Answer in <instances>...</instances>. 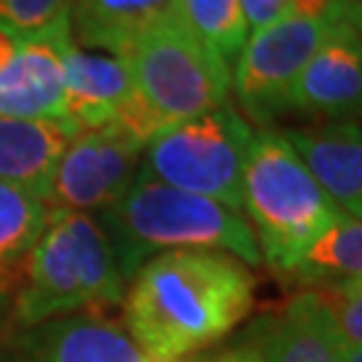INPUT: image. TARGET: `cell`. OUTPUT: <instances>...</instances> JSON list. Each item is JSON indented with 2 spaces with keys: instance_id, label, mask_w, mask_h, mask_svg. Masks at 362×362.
I'll list each match as a JSON object with an SVG mask.
<instances>
[{
  "instance_id": "24",
  "label": "cell",
  "mask_w": 362,
  "mask_h": 362,
  "mask_svg": "<svg viewBox=\"0 0 362 362\" xmlns=\"http://www.w3.org/2000/svg\"><path fill=\"white\" fill-rule=\"evenodd\" d=\"M202 362H260L258 351L252 349L250 344H239V346H231V349L220 351V354H212V357H202Z\"/></svg>"
},
{
  "instance_id": "4",
  "label": "cell",
  "mask_w": 362,
  "mask_h": 362,
  "mask_svg": "<svg viewBox=\"0 0 362 362\" xmlns=\"http://www.w3.org/2000/svg\"><path fill=\"white\" fill-rule=\"evenodd\" d=\"M242 209L263 263L285 279L303 252L344 218L279 129L252 134L242 177Z\"/></svg>"
},
{
  "instance_id": "5",
  "label": "cell",
  "mask_w": 362,
  "mask_h": 362,
  "mask_svg": "<svg viewBox=\"0 0 362 362\" xmlns=\"http://www.w3.org/2000/svg\"><path fill=\"white\" fill-rule=\"evenodd\" d=\"M124 59L134 81V100L116 124L145 145L169 127L231 100V65L196 35L185 16L156 27Z\"/></svg>"
},
{
  "instance_id": "15",
  "label": "cell",
  "mask_w": 362,
  "mask_h": 362,
  "mask_svg": "<svg viewBox=\"0 0 362 362\" xmlns=\"http://www.w3.org/2000/svg\"><path fill=\"white\" fill-rule=\"evenodd\" d=\"M182 0H73V40L86 52L127 57L156 27L180 19Z\"/></svg>"
},
{
  "instance_id": "9",
  "label": "cell",
  "mask_w": 362,
  "mask_h": 362,
  "mask_svg": "<svg viewBox=\"0 0 362 362\" xmlns=\"http://www.w3.org/2000/svg\"><path fill=\"white\" fill-rule=\"evenodd\" d=\"M70 19L40 33L0 25V116L65 121V52Z\"/></svg>"
},
{
  "instance_id": "3",
  "label": "cell",
  "mask_w": 362,
  "mask_h": 362,
  "mask_svg": "<svg viewBox=\"0 0 362 362\" xmlns=\"http://www.w3.org/2000/svg\"><path fill=\"white\" fill-rule=\"evenodd\" d=\"M124 293L127 282L100 218L49 207L11 317L25 330L59 317L100 314L121 303Z\"/></svg>"
},
{
  "instance_id": "26",
  "label": "cell",
  "mask_w": 362,
  "mask_h": 362,
  "mask_svg": "<svg viewBox=\"0 0 362 362\" xmlns=\"http://www.w3.org/2000/svg\"><path fill=\"white\" fill-rule=\"evenodd\" d=\"M344 362H362V349H346L344 351Z\"/></svg>"
},
{
  "instance_id": "20",
  "label": "cell",
  "mask_w": 362,
  "mask_h": 362,
  "mask_svg": "<svg viewBox=\"0 0 362 362\" xmlns=\"http://www.w3.org/2000/svg\"><path fill=\"white\" fill-rule=\"evenodd\" d=\"M330 311L346 349H362V279L311 287Z\"/></svg>"
},
{
  "instance_id": "18",
  "label": "cell",
  "mask_w": 362,
  "mask_h": 362,
  "mask_svg": "<svg viewBox=\"0 0 362 362\" xmlns=\"http://www.w3.org/2000/svg\"><path fill=\"white\" fill-rule=\"evenodd\" d=\"M300 287H322L362 279V223L344 218L303 252L293 274L287 276Z\"/></svg>"
},
{
  "instance_id": "25",
  "label": "cell",
  "mask_w": 362,
  "mask_h": 362,
  "mask_svg": "<svg viewBox=\"0 0 362 362\" xmlns=\"http://www.w3.org/2000/svg\"><path fill=\"white\" fill-rule=\"evenodd\" d=\"M338 22L349 25L362 38V0H344L341 11H338Z\"/></svg>"
},
{
  "instance_id": "23",
  "label": "cell",
  "mask_w": 362,
  "mask_h": 362,
  "mask_svg": "<svg viewBox=\"0 0 362 362\" xmlns=\"http://www.w3.org/2000/svg\"><path fill=\"white\" fill-rule=\"evenodd\" d=\"M344 0H290V16L298 19H320V22H338Z\"/></svg>"
},
{
  "instance_id": "10",
  "label": "cell",
  "mask_w": 362,
  "mask_h": 362,
  "mask_svg": "<svg viewBox=\"0 0 362 362\" xmlns=\"http://www.w3.org/2000/svg\"><path fill=\"white\" fill-rule=\"evenodd\" d=\"M362 105V38L333 22L298 76L290 110L325 121H357Z\"/></svg>"
},
{
  "instance_id": "29",
  "label": "cell",
  "mask_w": 362,
  "mask_h": 362,
  "mask_svg": "<svg viewBox=\"0 0 362 362\" xmlns=\"http://www.w3.org/2000/svg\"><path fill=\"white\" fill-rule=\"evenodd\" d=\"M360 127H362V105H360Z\"/></svg>"
},
{
  "instance_id": "22",
  "label": "cell",
  "mask_w": 362,
  "mask_h": 362,
  "mask_svg": "<svg viewBox=\"0 0 362 362\" xmlns=\"http://www.w3.org/2000/svg\"><path fill=\"white\" fill-rule=\"evenodd\" d=\"M250 30H263L290 16V0H242Z\"/></svg>"
},
{
  "instance_id": "17",
  "label": "cell",
  "mask_w": 362,
  "mask_h": 362,
  "mask_svg": "<svg viewBox=\"0 0 362 362\" xmlns=\"http://www.w3.org/2000/svg\"><path fill=\"white\" fill-rule=\"evenodd\" d=\"M49 218V204L0 180V296H8Z\"/></svg>"
},
{
  "instance_id": "1",
  "label": "cell",
  "mask_w": 362,
  "mask_h": 362,
  "mask_svg": "<svg viewBox=\"0 0 362 362\" xmlns=\"http://www.w3.org/2000/svg\"><path fill=\"white\" fill-rule=\"evenodd\" d=\"M255 287L252 269L228 252H164L127 282L124 330L145 362L188 360L245 322Z\"/></svg>"
},
{
  "instance_id": "19",
  "label": "cell",
  "mask_w": 362,
  "mask_h": 362,
  "mask_svg": "<svg viewBox=\"0 0 362 362\" xmlns=\"http://www.w3.org/2000/svg\"><path fill=\"white\" fill-rule=\"evenodd\" d=\"M182 13L196 35L226 65H233L239 59L250 38L242 0H182Z\"/></svg>"
},
{
  "instance_id": "14",
  "label": "cell",
  "mask_w": 362,
  "mask_h": 362,
  "mask_svg": "<svg viewBox=\"0 0 362 362\" xmlns=\"http://www.w3.org/2000/svg\"><path fill=\"white\" fill-rule=\"evenodd\" d=\"M134 100L129 62L86 52L76 40L65 52V124L81 132L113 124Z\"/></svg>"
},
{
  "instance_id": "27",
  "label": "cell",
  "mask_w": 362,
  "mask_h": 362,
  "mask_svg": "<svg viewBox=\"0 0 362 362\" xmlns=\"http://www.w3.org/2000/svg\"><path fill=\"white\" fill-rule=\"evenodd\" d=\"M8 296H0V322H3V317H6V311H8Z\"/></svg>"
},
{
  "instance_id": "16",
  "label": "cell",
  "mask_w": 362,
  "mask_h": 362,
  "mask_svg": "<svg viewBox=\"0 0 362 362\" xmlns=\"http://www.w3.org/2000/svg\"><path fill=\"white\" fill-rule=\"evenodd\" d=\"M76 137L65 121L0 116V180L46 202L57 161Z\"/></svg>"
},
{
  "instance_id": "8",
  "label": "cell",
  "mask_w": 362,
  "mask_h": 362,
  "mask_svg": "<svg viewBox=\"0 0 362 362\" xmlns=\"http://www.w3.org/2000/svg\"><path fill=\"white\" fill-rule=\"evenodd\" d=\"M148 145L121 124L81 132L57 161L46 204L67 212L103 215L118 204L137 177Z\"/></svg>"
},
{
  "instance_id": "12",
  "label": "cell",
  "mask_w": 362,
  "mask_h": 362,
  "mask_svg": "<svg viewBox=\"0 0 362 362\" xmlns=\"http://www.w3.org/2000/svg\"><path fill=\"white\" fill-rule=\"evenodd\" d=\"M11 362H145L124 325L100 314H73L25 327L11 344Z\"/></svg>"
},
{
  "instance_id": "28",
  "label": "cell",
  "mask_w": 362,
  "mask_h": 362,
  "mask_svg": "<svg viewBox=\"0 0 362 362\" xmlns=\"http://www.w3.org/2000/svg\"><path fill=\"white\" fill-rule=\"evenodd\" d=\"M172 362H202V360H172Z\"/></svg>"
},
{
  "instance_id": "13",
  "label": "cell",
  "mask_w": 362,
  "mask_h": 362,
  "mask_svg": "<svg viewBox=\"0 0 362 362\" xmlns=\"http://www.w3.org/2000/svg\"><path fill=\"white\" fill-rule=\"evenodd\" d=\"M287 140L330 202L362 223V127L360 121H325L287 129Z\"/></svg>"
},
{
  "instance_id": "6",
  "label": "cell",
  "mask_w": 362,
  "mask_h": 362,
  "mask_svg": "<svg viewBox=\"0 0 362 362\" xmlns=\"http://www.w3.org/2000/svg\"><path fill=\"white\" fill-rule=\"evenodd\" d=\"M252 127L231 103L156 134L140 169L164 185L242 209V177Z\"/></svg>"
},
{
  "instance_id": "21",
  "label": "cell",
  "mask_w": 362,
  "mask_h": 362,
  "mask_svg": "<svg viewBox=\"0 0 362 362\" xmlns=\"http://www.w3.org/2000/svg\"><path fill=\"white\" fill-rule=\"evenodd\" d=\"M73 0H0V25L19 33H40L70 19Z\"/></svg>"
},
{
  "instance_id": "2",
  "label": "cell",
  "mask_w": 362,
  "mask_h": 362,
  "mask_svg": "<svg viewBox=\"0 0 362 362\" xmlns=\"http://www.w3.org/2000/svg\"><path fill=\"white\" fill-rule=\"evenodd\" d=\"M97 218L116 250L124 282L151 258L180 250H220L250 269L263 263L255 233L239 209L164 185L143 169L124 199Z\"/></svg>"
},
{
  "instance_id": "11",
  "label": "cell",
  "mask_w": 362,
  "mask_h": 362,
  "mask_svg": "<svg viewBox=\"0 0 362 362\" xmlns=\"http://www.w3.org/2000/svg\"><path fill=\"white\" fill-rule=\"evenodd\" d=\"M260 362H344V341L320 296L303 287L245 336Z\"/></svg>"
},
{
  "instance_id": "7",
  "label": "cell",
  "mask_w": 362,
  "mask_h": 362,
  "mask_svg": "<svg viewBox=\"0 0 362 362\" xmlns=\"http://www.w3.org/2000/svg\"><path fill=\"white\" fill-rule=\"evenodd\" d=\"M333 22L285 16L247 38L231 70V91L250 121L269 129L290 110V94Z\"/></svg>"
}]
</instances>
